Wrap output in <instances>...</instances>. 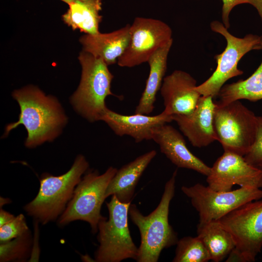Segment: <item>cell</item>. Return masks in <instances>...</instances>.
<instances>
[{
    "label": "cell",
    "mask_w": 262,
    "mask_h": 262,
    "mask_svg": "<svg viewBox=\"0 0 262 262\" xmlns=\"http://www.w3.org/2000/svg\"><path fill=\"white\" fill-rule=\"evenodd\" d=\"M29 231L25 218L22 214H20L0 226V243L19 237Z\"/></svg>",
    "instance_id": "d4e9b609"
},
{
    "label": "cell",
    "mask_w": 262,
    "mask_h": 262,
    "mask_svg": "<svg viewBox=\"0 0 262 262\" xmlns=\"http://www.w3.org/2000/svg\"><path fill=\"white\" fill-rule=\"evenodd\" d=\"M181 190L198 212L199 223L218 220L242 205L262 198V190L253 187L217 191L197 183L182 186Z\"/></svg>",
    "instance_id": "30bf717a"
},
{
    "label": "cell",
    "mask_w": 262,
    "mask_h": 262,
    "mask_svg": "<svg viewBox=\"0 0 262 262\" xmlns=\"http://www.w3.org/2000/svg\"><path fill=\"white\" fill-rule=\"evenodd\" d=\"M244 158L249 164L262 171V116H258V128L255 141Z\"/></svg>",
    "instance_id": "484cf974"
},
{
    "label": "cell",
    "mask_w": 262,
    "mask_h": 262,
    "mask_svg": "<svg viewBox=\"0 0 262 262\" xmlns=\"http://www.w3.org/2000/svg\"><path fill=\"white\" fill-rule=\"evenodd\" d=\"M172 44L173 40L157 49L148 59L149 75L135 114L149 115L153 111L156 95L160 90L167 69L168 56Z\"/></svg>",
    "instance_id": "d6986e66"
},
{
    "label": "cell",
    "mask_w": 262,
    "mask_h": 262,
    "mask_svg": "<svg viewBox=\"0 0 262 262\" xmlns=\"http://www.w3.org/2000/svg\"><path fill=\"white\" fill-rule=\"evenodd\" d=\"M177 170L166 182L160 202L156 208L147 215H144L134 204H131L129 215L138 227L141 243L138 248L136 261L138 262H157L164 248L177 244V233L170 225L168 214L170 202L175 192Z\"/></svg>",
    "instance_id": "7a4b0ae2"
},
{
    "label": "cell",
    "mask_w": 262,
    "mask_h": 262,
    "mask_svg": "<svg viewBox=\"0 0 262 262\" xmlns=\"http://www.w3.org/2000/svg\"><path fill=\"white\" fill-rule=\"evenodd\" d=\"M152 140L159 145L161 152L177 167L191 169L206 176L209 174L211 167L189 150L183 136L172 126L167 123L158 128Z\"/></svg>",
    "instance_id": "2e32d148"
},
{
    "label": "cell",
    "mask_w": 262,
    "mask_h": 262,
    "mask_svg": "<svg viewBox=\"0 0 262 262\" xmlns=\"http://www.w3.org/2000/svg\"><path fill=\"white\" fill-rule=\"evenodd\" d=\"M173 262H207L211 260L210 254L197 235L186 236L179 240Z\"/></svg>",
    "instance_id": "603a6c76"
},
{
    "label": "cell",
    "mask_w": 262,
    "mask_h": 262,
    "mask_svg": "<svg viewBox=\"0 0 262 262\" xmlns=\"http://www.w3.org/2000/svg\"><path fill=\"white\" fill-rule=\"evenodd\" d=\"M171 28L163 21L136 17L130 26L128 46L118 59L117 65L132 67L147 62L157 49L173 40Z\"/></svg>",
    "instance_id": "8fae6325"
},
{
    "label": "cell",
    "mask_w": 262,
    "mask_h": 262,
    "mask_svg": "<svg viewBox=\"0 0 262 262\" xmlns=\"http://www.w3.org/2000/svg\"><path fill=\"white\" fill-rule=\"evenodd\" d=\"M197 235L207 248L211 260L214 262L222 261L235 247L231 234L217 220L199 223Z\"/></svg>",
    "instance_id": "44dd1931"
},
{
    "label": "cell",
    "mask_w": 262,
    "mask_h": 262,
    "mask_svg": "<svg viewBox=\"0 0 262 262\" xmlns=\"http://www.w3.org/2000/svg\"><path fill=\"white\" fill-rule=\"evenodd\" d=\"M12 96L19 106L20 114L16 122L6 125L3 137L22 125L27 132L25 146L32 148L52 142L61 134L68 117L55 97L32 85L14 90Z\"/></svg>",
    "instance_id": "6da1fadb"
},
{
    "label": "cell",
    "mask_w": 262,
    "mask_h": 262,
    "mask_svg": "<svg viewBox=\"0 0 262 262\" xmlns=\"http://www.w3.org/2000/svg\"><path fill=\"white\" fill-rule=\"evenodd\" d=\"M130 26L127 24L109 33L85 34L79 39L83 50L100 58L108 66L116 63L128 46Z\"/></svg>",
    "instance_id": "e0dca14e"
},
{
    "label": "cell",
    "mask_w": 262,
    "mask_h": 262,
    "mask_svg": "<svg viewBox=\"0 0 262 262\" xmlns=\"http://www.w3.org/2000/svg\"><path fill=\"white\" fill-rule=\"evenodd\" d=\"M196 80L188 73L176 70L164 77L161 89L166 114L187 115L196 107L201 94L196 90Z\"/></svg>",
    "instance_id": "4fadbf2b"
},
{
    "label": "cell",
    "mask_w": 262,
    "mask_h": 262,
    "mask_svg": "<svg viewBox=\"0 0 262 262\" xmlns=\"http://www.w3.org/2000/svg\"><path fill=\"white\" fill-rule=\"evenodd\" d=\"M68 5V9L62 16L67 26L73 30H79L85 34L100 33L102 0H77Z\"/></svg>",
    "instance_id": "ffe728a7"
},
{
    "label": "cell",
    "mask_w": 262,
    "mask_h": 262,
    "mask_svg": "<svg viewBox=\"0 0 262 262\" xmlns=\"http://www.w3.org/2000/svg\"><path fill=\"white\" fill-rule=\"evenodd\" d=\"M223 2L222 8V20L224 26L229 29L230 27L229 14L232 9L236 6L243 3L252 5L257 10L262 21V0H221Z\"/></svg>",
    "instance_id": "4316f807"
},
{
    "label": "cell",
    "mask_w": 262,
    "mask_h": 262,
    "mask_svg": "<svg viewBox=\"0 0 262 262\" xmlns=\"http://www.w3.org/2000/svg\"><path fill=\"white\" fill-rule=\"evenodd\" d=\"M247 202L217 221L232 236L243 262L255 261L262 249V200Z\"/></svg>",
    "instance_id": "9c48e42d"
},
{
    "label": "cell",
    "mask_w": 262,
    "mask_h": 262,
    "mask_svg": "<svg viewBox=\"0 0 262 262\" xmlns=\"http://www.w3.org/2000/svg\"><path fill=\"white\" fill-rule=\"evenodd\" d=\"M106 203L109 218L102 216L98 224L99 246L95 252L98 262H120L136 260L138 248L134 243L128 226L130 203H123L113 195Z\"/></svg>",
    "instance_id": "5b68a950"
},
{
    "label": "cell",
    "mask_w": 262,
    "mask_h": 262,
    "mask_svg": "<svg viewBox=\"0 0 262 262\" xmlns=\"http://www.w3.org/2000/svg\"><path fill=\"white\" fill-rule=\"evenodd\" d=\"M29 232L5 243H0V262L19 259L24 257L29 249Z\"/></svg>",
    "instance_id": "cb8c5ba5"
},
{
    "label": "cell",
    "mask_w": 262,
    "mask_h": 262,
    "mask_svg": "<svg viewBox=\"0 0 262 262\" xmlns=\"http://www.w3.org/2000/svg\"><path fill=\"white\" fill-rule=\"evenodd\" d=\"M211 96H201L195 109L187 115H174L172 120L195 147H207L217 140L214 126L215 104Z\"/></svg>",
    "instance_id": "5bb4252c"
},
{
    "label": "cell",
    "mask_w": 262,
    "mask_h": 262,
    "mask_svg": "<svg viewBox=\"0 0 262 262\" xmlns=\"http://www.w3.org/2000/svg\"><path fill=\"white\" fill-rule=\"evenodd\" d=\"M61 0L66 2V3H67L68 4L69 3H70L71 2H73V1H74L75 0Z\"/></svg>",
    "instance_id": "f1b7e54d"
},
{
    "label": "cell",
    "mask_w": 262,
    "mask_h": 262,
    "mask_svg": "<svg viewBox=\"0 0 262 262\" xmlns=\"http://www.w3.org/2000/svg\"><path fill=\"white\" fill-rule=\"evenodd\" d=\"M89 166L85 157L80 154L65 174L57 176L43 174L37 196L25 206L24 210L43 225L55 220L66 209Z\"/></svg>",
    "instance_id": "3957f363"
},
{
    "label": "cell",
    "mask_w": 262,
    "mask_h": 262,
    "mask_svg": "<svg viewBox=\"0 0 262 262\" xmlns=\"http://www.w3.org/2000/svg\"><path fill=\"white\" fill-rule=\"evenodd\" d=\"M15 217L11 213L0 209V226L10 221Z\"/></svg>",
    "instance_id": "83f0119b"
},
{
    "label": "cell",
    "mask_w": 262,
    "mask_h": 262,
    "mask_svg": "<svg viewBox=\"0 0 262 262\" xmlns=\"http://www.w3.org/2000/svg\"><path fill=\"white\" fill-rule=\"evenodd\" d=\"M82 66L79 86L71 96L70 102L75 111L90 122L100 121L108 108L105 99L114 96L111 83L114 75L100 58L82 50L78 57Z\"/></svg>",
    "instance_id": "277c9868"
},
{
    "label": "cell",
    "mask_w": 262,
    "mask_h": 262,
    "mask_svg": "<svg viewBox=\"0 0 262 262\" xmlns=\"http://www.w3.org/2000/svg\"><path fill=\"white\" fill-rule=\"evenodd\" d=\"M262 47V36H261ZM214 101L216 106H224L231 102L245 99L251 101L262 99V61L254 72L245 80L224 84Z\"/></svg>",
    "instance_id": "7402d4cb"
},
{
    "label": "cell",
    "mask_w": 262,
    "mask_h": 262,
    "mask_svg": "<svg viewBox=\"0 0 262 262\" xmlns=\"http://www.w3.org/2000/svg\"><path fill=\"white\" fill-rule=\"evenodd\" d=\"M100 120L104 121L116 135L131 136L136 143L152 140L153 133L158 128L173 121L172 115L163 111L153 116L139 114L124 115L108 108Z\"/></svg>",
    "instance_id": "9a60e30c"
},
{
    "label": "cell",
    "mask_w": 262,
    "mask_h": 262,
    "mask_svg": "<svg viewBox=\"0 0 262 262\" xmlns=\"http://www.w3.org/2000/svg\"><path fill=\"white\" fill-rule=\"evenodd\" d=\"M206 181L212 189L228 191L235 185L262 187V171L249 164L244 156L224 151L211 167Z\"/></svg>",
    "instance_id": "7c38bea8"
},
{
    "label": "cell",
    "mask_w": 262,
    "mask_h": 262,
    "mask_svg": "<svg viewBox=\"0 0 262 262\" xmlns=\"http://www.w3.org/2000/svg\"><path fill=\"white\" fill-rule=\"evenodd\" d=\"M214 126L224 151L244 156L255 141L258 116L237 100L222 106L215 105Z\"/></svg>",
    "instance_id": "ba28073f"
},
{
    "label": "cell",
    "mask_w": 262,
    "mask_h": 262,
    "mask_svg": "<svg viewBox=\"0 0 262 262\" xmlns=\"http://www.w3.org/2000/svg\"><path fill=\"white\" fill-rule=\"evenodd\" d=\"M210 28L226 39L227 46L222 53L214 57L217 66L213 73L196 89L201 96H211L214 98L228 80L243 74L238 68L241 58L251 50L262 49V47L261 36L249 33L242 38L235 36L223 23L217 20L213 21Z\"/></svg>",
    "instance_id": "52a82bcc"
},
{
    "label": "cell",
    "mask_w": 262,
    "mask_h": 262,
    "mask_svg": "<svg viewBox=\"0 0 262 262\" xmlns=\"http://www.w3.org/2000/svg\"><path fill=\"white\" fill-rule=\"evenodd\" d=\"M117 170L110 166L102 174L97 170L87 173L76 186L72 198L58 219V224L63 226L75 220L84 221L89 224L93 233H97L103 216L100 210L105 192Z\"/></svg>",
    "instance_id": "8992f818"
},
{
    "label": "cell",
    "mask_w": 262,
    "mask_h": 262,
    "mask_svg": "<svg viewBox=\"0 0 262 262\" xmlns=\"http://www.w3.org/2000/svg\"><path fill=\"white\" fill-rule=\"evenodd\" d=\"M156 154L155 150L149 151L117 170L106 189L105 198L114 195L121 202H131L140 177Z\"/></svg>",
    "instance_id": "ac0fdd59"
}]
</instances>
